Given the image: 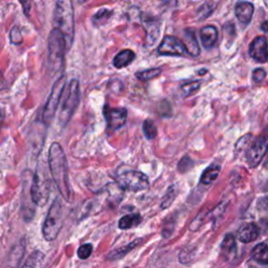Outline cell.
I'll return each mask as SVG.
<instances>
[{
    "mask_svg": "<svg viewBox=\"0 0 268 268\" xmlns=\"http://www.w3.org/2000/svg\"><path fill=\"white\" fill-rule=\"evenodd\" d=\"M62 95V104L59 112V123L62 127L69 123L77 110L80 103V83L77 79H73L69 84H66Z\"/></svg>",
    "mask_w": 268,
    "mask_h": 268,
    "instance_id": "obj_3",
    "label": "cell"
},
{
    "mask_svg": "<svg viewBox=\"0 0 268 268\" xmlns=\"http://www.w3.org/2000/svg\"><path fill=\"white\" fill-rule=\"evenodd\" d=\"M200 39L203 47L212 48L217 43L218 31L214 25H205L200 31Z\"/></svg>",
    "mask_w": 268,
    "mask_h": 268,
    "instance_id": "obj_16",
    "label": "cell"
},
{
    "mask_svg": "<svg viewBox=\"0 0 268 268\" xmlns=\"http://www.w3.org/2000/svg\"><path fill=\"white\" fill-rule=\"evenodd\" d=\"M47 47V66L52 73H57V71L63 68L64 57L67 52L63 35L58 28H53L50 32Z\"/></svg>",
    "mask_w": 268,
    "mask_h": 268,
    "instance_id": "obj_4",
    "label": "cell"
},
{
    "mask_svg": "<svg viewBox=\"0 0 268 268\" xmlns=\"http://www.w3.org/2000/svg\"><path fill=\"white\" fill-rule=\"evenodd\" d=\"M219 174H220V166L215 164L211 165L203 171L200 178V183L202 185H211L217 180Z\"/></svg>",
    "mask_w": 268,
    "mask_h": 268,
    "instance_id": "obj_21",
    "label": "cell"
},
{
    "mask_svg": "<svg viewBox=\"0 0 268 268\" xmlns=\"http://www.w3.org/2000/svg\"><path fill=\"white\" fill-rule=\"evenodd\" d=\"M10 40L15 45H19L22 43L23 37H22V34H21L19 26H14L12 28L11 34H10Z\"/></svg>",
    "mask_w": 268,
    "mask_h": 268,
    "instance_id": "obj_30",
    "label": "cell"
},
{
    "mask_svg": "<svg viewBox=\"0 0 268 268\" xmlns=\"http://www.w3.org/2000/svg\"><path fill=\"white\" fill-rule=\"evenodd\" d=\"M44 262V254L35 251L29 255L21 268H42Z\"/></svg>",
    "mask_w": 268,
    "mask_h": 268,
    "instance_id": "obj_24",
    "label": "cell"
},
{
    "mask_svg": "<svg viewBox=\"0 0 268 268\" xmlns=\"http://www.w3.org/2000/svg\"><path fill=\"white\" fill-rule=\"evenodd\" d=\"M157 52L162 56H185L188 55L184 42L174 36H166L160 42Z\"/></svg>",
    "mask_w": 268,
    "mask_h": 268,
    "instance_id": "obj_10",
    "label": "cell"
},
{
    "mask_svg": "<svg viewBox=\"0 0 268 268\" xmlns=\"http://www.w3.org/2000/svg\"><path fill=\"white\" fill-rule=\"evenodd\" d=\"M50 193V181L43 167H38L33 177L29 194L34 204L43 206L46 204Z\"/></svg>",
    "mask_w": 268,
    "mask_h": 268,
    "instance_id": "obj_6",
    "label": "cell"
},
{
    "mask_svg": "<svg viewBox=\"0 0 268 268\" xmlns=\"http://www.w3.org/2000/svg\"><path fill=\"white\" fill-rule=\"evenodd\" d=\"M48 167L53 183L64 200H70L68 165L63 148L59 142H52L48 150Z\"/></svg>",
    "mask_w": 268,
    "mask_h": 268,
    "instance_id": "obj_1",
    "label": "cell"
},
{
    "mask_svg": "<svg viewBox=\"0 0 268 268\" xmlns=\"http://www.w3.org/2000/svg\"><path fill=\"white\" fill-rule=\"evenodd\" d=\"M249 56L255 61L266 63L267 61V40L265 36H259L249 44Z\"/></svg>",
    "mask_w": 268,
    "mask_h": 268,
    "instance_id": "obj_12",
    "label": "cell"
},
{
    "mask_svg": "<svg viewBox=\"0 0 268 268\" xmlns=\"http://www.w3.org/2000/svg\"><path fill=\"white\" fill-rule=\"evenodd\" d=\"M260 235V228L256 223H246L238 231V239L243 243H251Z\"/></svg>",
    "mask_w": 268,
    "mask_h": 268,
    "instance_id": "obj_14",
    "label": "cell"
},
{
    "mask_svg": "<svg viewBox=\"0 0 268 268\" xmlns=\"http://www.w3.org/2000/svg\"><path fill=\"white\" fill-rule=\"evenodd\" d=\"M215 7H216V4H212V3H207V4H205L203 7H201L200 8V10H199V12H200V17L202 16V14L205 12V14H204V16H203V19H205V18H207L212 13H213V11L214 10H215Z\"/></svg>",
    "mask_w": 268,
    "mask_h": 268,
    "instance_id": "obj_35",
    "label": "cell"
},
{
    "mask_svg": "<svg viewBox=\"0 0 268 268\" xmlns=\"http://www.w3.org/2000/svg\"><path fill=\"white\" fill-rule=\"evenodd\" d=\"M267 151V136L266 134L257 137L252 145L246 150V162L248 166L255 169L262 162Z\"/></svg>",
    "mask_w": 268,
    "mask_h": 268,
    "instance_id": "obj_9",
    "label": "cell"
},
{
    "mask_svg": "<svg viewBox=\"0 0 268 268\" xmlns=\"http://www.w3.org/2000/svg\"><path fill=\"white\" fill-rule=\"evenodd\" d=\"M135 59V53L131 49H124L115 55L113 59V66L115 68L122 69L129 66Z\"/></svg>",
    "mask_w": 268,
    "mask_h": 268,
    "instance_id": "obj_17",
    "label": "cell"
},
{
    "mask_svg": "<svg viewBox=\"0 0 268 268\" xmlns=\"http://www.w3.org/2000/svg\"><path fill=\"white\" fill-rule=\"evenodd\" d=\"M3 115H4V113H3L2 109H0V117H3Z\"/></svg>",
    "mask_w": 268,
    "mask_h": 268,
    "instance_id": "obj_38",
    "label": "cell"
},
{
    "mask_svg": "<svg viewBox=\"0 0 268 268\" xmlns=\"http://www.w3.org/2000/svg\"><path fill=\"white\" fill-rule=\"evenodd\" d=\"M221 255L226 259L233 258L236 255V240L231 234L226 235L221 243Z\"/></svg>",
    "mask_w": 268,
    "mask_h": 268,
    "instance_id": "obj_19",
    "label": "cell"
},
{
    "mask_svg": "<svg viewBox=\"0 0 268 268\" xmlns=\"http://www.w3.org/2000/svg\"><path fill=\"white\" fill-rule=\"evenodd\" d=\"M66 86V77L61 76L59 79L52 85L50 95L46 101V104L42 111V121L45 125H47L55 116L58 106L61 102V98L63 95V92Z\"/></svg>",
    "mask_w": 268,
    "mask_h": 268,
    "instance_id": "obj_8",
    "label": "cell"
},
{
    "mask_svg": "<svg viewBox=\"0 0 268 268\" xmlns=\"http://www.w3.org/2000/svg\"><path fill=\"white\" fill-rule=\"evenodd\" d=\"M266 78V71L263 68H257L253 71V80L256 83H262Z\"/></svg>",
    "mask_w": 268,
    "mask_h": 268,
    "instance_id": "obj_34",
    "label": "cell"
},
{
    "mask_svg": "<svg viewBox=\"0 0 268 268\" xmlns=\"http://www.w3.org/2000/svg\"><path fill=\"white\" fill-rule=\"evenodd\" d=\"M200 86H201L200 81H191V82L184 83L182 85V94L185 98L191 97L194 94H196V92L199 91Z\"/></svg>",
    "mask_w": 268,
    "mask_h": 268,
    "instance_id": "obj_26",
    "label": "cell"
},
{
    "mask_svg": "<svg viewBox=\"0 0 268 268\" xmlns=\"http://www.w3.org/2000/svg\"><path fill=\"white\" fill-rule=\"evenodd\" d=\"M141 220L142 218L139 214H130V215H126L120 219L118 227L121 229H130L139 225Z\"/></svg>",
    "mask_w": 268,
    "mask_h": 268,
    "instance_id": "obj_23",
    "label": "cell"
},
{
    "mask_svg": "<svg viewBox=\"0 0 268 268\" xmlns=\"http://www.w3.org/2000/svg\"><path fill=\"white\" fill-rule=\"evenodd\" d=\"M252 259L261 265L268 264V247L266 242L256 245L252 252Z\"/></svg>",
    "mask_w": 268,
    "mask_h": 268,
    "instance_id": "obj_20",
    "label": "cell"
},
{
    "mask_svg": "<svg viewBox=\"0 0 268 268\" xmlns=\"http://www.w3.org/2000/svg\"><path fill=\"white\" fill-rule=\"evenodd\" d=\"M73 3L68 0L58 2L53 12V24L63 35L66 50L73 45L75 36V17Z\"/></svg>",
    "mask_w": 268,
    "mask_h": 268,
    "instance_id": "obj_2",
    "label": "cell"
},
{
    "mask_svg": "<svg viewBox=\"0 0 268 268\" xmlns=\"http://www.w3.org/2000/svg\"><path fill=\"white\" fill-rule=\"evenodd\" d=\"M104 116L107 123V128L110 132L121 129L127 121V110L125 108H110L104 107Z\"/></svg>",
    "mask_w": 268,
    "mask_h": 268,
    "instance_id": "obj_11",
    "label": "cell"
},
{
    "mask_svg": "<svg viewBox=\"0 0 268 268\" xmlns=\"http://www.w3.org/2000/svg\"><path fill=\"white\" fill-rule=\"evenodd\" d=\"M144 24L147 32V44L153 45L155 41L158 38L159 34V26L157 20L153 19V18H148V19H144Z\"/></svg>",
    "mask_w": 268,
    "mask_h": 268,
    "instance_id": "obj_18",
    "label": "cell"
},
{
    "mask_svg": "<svg viewBox=\"0 0 268 268\" xmlns=\"http://www.w3.org/2000/svg\"><path fill=\"white\" fill-rule=\"evenodd\" d=\"M117 186L123 191L139 192L149 188V180L146 174L138 171H125L116 177Z\"/></svg>",
    "mask_w": 268,
    "mask_h": 268,
    "instance_id": "obj_7",
    "label": "cell"
},
{
    "mask_svg": "<svg viewBox=\"0 0 268 268\" xmlns=\"http://www.w3.org/2000/svg\"><path fill=\"white\" fill-rule=\"evenodd\" d=\"M93 251H94V247L91 243L83 244L78 249V257L82 260H86L91 257V255L93 254Z\"/></svg>",
    "mask_w": 268,
    "mask_h": 268,
    "instance_id": "obj_29",
    "label": "cell"
},
{
    "mask_svg": "<svg viewBox=\"0 0 268 268\" xmlns=\"http://www.w3.org/2000/svg\"><path fill=\"white\" fill-rule=\"evenodd\" d=\"M5 88H6V79L4 74L2 73V70H0V92L4 91Z\"/></svg>",
    "mask_w": 268,
    "mask_h": 268,
    "instance_id": "obj_36",
    "label": "cell"
},
{
    "mask_svg": "<svg viewBox=\"0 0 268 268\" xmlns=\"http://www.w3.org/2000/svg\"><path fill=\"white\" fill-rule=\"evenodd\" d=\"M141 241H142L141 239H136V240L130 242L129 244H127V245L122 246V247L115 249V251H113L112 253H110L107 258H108L109 260L121 259V258L126 256L128 253H130L132 251V249H134L136 246H138L141 243Z\"/></svg>",
    "mask_w": 268,
    "mask_h": 268,
    "instance_id": "obj_22",
    "label": "cell"
},
{
    "mask_svg": "<svg viewBox=\"0 0 268 268\" xmlns=\"http://www.w3.org/2000/svg\"><path fill=\"white\" fill-rule=\"evenodd\" d=\"M254 11H255L254 5L248 2H240L236 5V8H235V13H236L238 20L243 25H247L249 22L252 21Z\"/></svg>",
    "mask_w": 268,
    "mask_h": 268,
    "instance_id": "obj_13",
    "label": "cell"
},
{
    "mask_svg": "<svg viewBox=\"0 0 268 268\" xmlns=\"http://www.w3.org/2000/svg\"><path fill=\"white\" fill-rule=\"evenodd\" d=\"M163 70L162 68H150L146 70H141L136 73V78L142 82H148L150 80H153L155 78H158L160 75H162Z\"/></svg>",
    "mask_w": 268,
    "mask_h": 268,
    "instance_id": "obj_25",
    "label": "cell"
},
{
    "mask_svg": "<svg viewBox=\"0 0 268 268\" xmlns=\"http://www.w3.org/2000/svg\"><path fill=\"white\" fill-rule=\"evenodd\" d=\"M184 44L187 48L188 51V55L195 58V57H198L200 55V47L199 44L197 42V38H196L195 33L192 29H186L185 34H184Z\"/></svg>",
    "mask_w": 268,
    "mask_h": 268,
    "instance_id": "obj_15",
    "label": "cell"
},
{
    "mask_svg": "<svg viewBox=\"0 0 268 268\" xmlns=\"http://www.w3.org/2000/svg\"><path fill=\"white\" fill-rule=\"evenodd\" d=\"M193 167V162L192 159L189 156H185L182 158V160L178 164V170L182 173H186L189 170H191V168Z\"/></svg>",
    "mask_w": 268,
    "mask_h": 268,
    "instance_id": "obj_32",
    "label": "cell"
},
{
    "mask_svg": "<svg viewBox=\"0 0 268 268\" xmlns=\"http://www.w3.org/2000/svg\"><path fill=\"white\" fill-rule=\"evenodd\" d=\"M253 139V135L251 133H247L246 135H244L243 137H241L238 141H237V144H236V151L237 152H240L241 150H244L246 149V147L248 146L249 142L252 141Z\"/></svg>",
    "mask_w": 268,
    "mask_h": 268,
    "instance_id": "obj_31",
    "label": "cell"
},
{
    "mask_svg": "<svg viewBox=\"0 0 268 268\" xmlns=\"http://www.w3.org/2000/svg\"><path fill=\"white\" fill-rule=\"evenodd\" d=\"M173 190H174V188L171 187L170 190L167 192V195L165 196L164 202H163V204H162V207H163V209H166V207L170 206L171 203L173 202V200H174V198H175V192H174Z\"/></svg>",
    "mask_w": 268,
    "mask_h": 268,
    "instance_id": "obj_33",
    "label": "cell"
},
{
    "mask_svg": "<svg viewBox=\"0 0 268 268\" xmlns=\"http://www.w3.org/2000/svg\"><path fill=\"white\" fill-rule=\"evenodd\" d=\"M112 15V12H110L109 10L107 9H102L100 10L93 18V21L95 24L99 25V24H103L105 23L107 20L109 19L110 16Z\"/></svg>",
    "mask_w": 268,
    "mask_h": 268,
    "instance_id": "obj_28",
    "label": "cell"
},
{
    "mask_svg": "<svg viewBox=\"0 0 268 268\" xmlns=\"http://www.w3.org/2000/svg\"><path fill=\"white\" fill-rule=\"evenodd\" d=\"M63 226V205L59 198H56L48 210L42 226V234L46 241L55 240Z\"/></svg>",
    "mask_w": 268,
    "mask_h": 268,
    "instance_id": "obj_5",
    "label": "cell"
},
{
    "mask_svg": "<svg viewBox=\"0 0 268 268\" xmlns=\"http://www.w3.org/2000/svg\"><path fill=\"white\" fill-rule=\"evenodd\" d=\"M266 25H267V22L265 21V22L262 24V29H263L264 32H266V31H267V28H266Z\"/></svg>",
    "mask_w": 268,
    "mask_h": 268,
    "instance_id": "obj_37",
    "label": "cell"
},
{
    "mask_svg": "<svg viewBox=\"0 0 268 268\" xmlns=\"http://www.w3.org/2000/svg\"><path fill=\"white\" fill-rule=\"evenodd\" d=\"M142 132L148 139H154L157 136V127L151 120H145L142 123Z\"/></svg>",
    "mask_w": 268,
    "mask_h": 268,
    "instance_id": "obj_27",
    "label": "cell"
}]
</instances>
